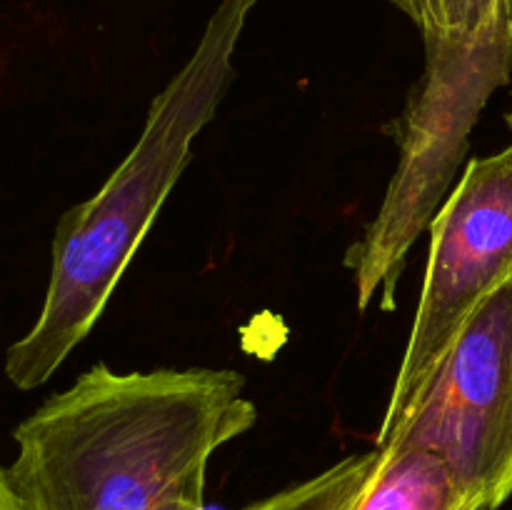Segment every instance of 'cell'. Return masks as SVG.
<instances>
[{
	"label": "cell",
	"mask_w": 512,
	"mask_h": 510,
	"mask_svg": "<svg viewBox=\"0 0 512 510\" xmlns=\"http://www.w3.org/2000/svg\"><path fill=\"white\" fill-rule=\"evenodd\" d=\"M390 445L438 455L478 510L512 498V278L460 330Z\"/></svg>",
	"instance_id": "5"
},
{
	"label": "cell",
	"mask_w": 512,
	"mask_h": 510,
	"mask_svg": "<svg viewBox=\"0 0 512 510\" xmlns=\"http://www.w3.org/2000/svg\"><path fill=\"white\" fill-rule=\"evenodd\" d=\"M505 123H508V128L512 130V110H510V113H508V115H505Z\"/></svg>",
	"instance_id": "10"
},
{
	"label": "cell",
	"mask_w": 512,
	"mask_h": 510,
	"mask_svg": "<svg viewBox=\"0 0 512 510\" xmlns=\"http://www.w3.org/2000/svg\"><path fill=\"white\" fill-rule=\"evenodd\" d=\"M328 510H478L438 455L423 448H380L373 473Z\"/></svg>",
	"instance_id": "6"
},
{
	"label": "cell",
	"mask_w": 512,
	"mask_h": 510,
	"mask_svg": "<svg viewBox=\"0 0 512 510\" xmlns=\"http://www.w3.org/2000/svg\"><path fill=\"white\" fill-rule=\"evenodd\" d=\"M423 38H470L493 23L512 25V0H390Z\"/></svg>",
	"instance_id": "7"
},
{
	"label": "cell",
	"mask_w": 512,
	"mask_h": 510,
	"mask_svg": "<svg viewBox=\"0 0 512 510\" xmlns=\"http://www.w3.org/2000/svg\"><path fill=\"white\" fill-rule=\"evenodd\" d=\"M258 0H223L193 55L150 103L123 163L93 198L65 210L55 225L53 265L33 328L5 353V375L20 390L50 375L88 338L115 285L193 158V143L213 123L235 78L233 55Z\"/></svg>",
	"instance_id": "2"
},
{
	"label": "cell",
	"mask_w": 512,
	"mask_h": 510,
	"mask_svg": "<svg viewBox=\"0 0 512 510\" xmlns=\"http://www.w3.org/2000/svg\"><path fill=\"white\" fill-rule=\"evenodd\" d=\"M423 43V75L395 120V173L375 218L345 253L360 313L373 303L385 313L395 308V288L415 240L450 195L480 113L512 75L510 23H493L470 38Z\"/></svg>",
	"instance_id": "3"
},
{
	"label": "cell",
	"mask_w": 512,
	"mask_h": 510,
	"mask_svg": "<svg viewBox=\"0 0 512 510\" xmlns=\"http://www.w3.org/2000/svg\"><path fill=\"white\" fill-rule=\"evenodd\" d=\"M378 460L380 448H373L370 453L348 455V458L325 468L323 473L288 485V488L278 490V493L268 495L263 500H255V503L245 505L240 510H328L340 495L363 483L375 470Z\"/></svg>",
	"instance_id": "8"
},
{
	"label": "cell",
	"mask_w": 512,
	"mask_h": 510,
	"mask_svg": "<svg viewBox=\"0 0 512 510\" xmlns=\"http://www.w3.org/2000/svg\"><path fill=\"white\" fill-rule=\"evenodd\" d=\"M512 278V145L473 158L430 223L428 268L375 448H383L480 305Z\"/></svg>",
	"instance_id": "4"
},
{
	"label": "cell",
	"mask_w": 512,
	"mask_h": 510,
	"mask_svg": "<svg viewBox=\"0 0 512 510\" xmlns=\"http://www.w3.org/2000/svg\"><path fill=\"white\" fill-rule=\"evenodd\" d=\"M0 510H25L23 500L10 483L8 468H3V465H0Z\"/></svg>",
	"instance_id": "9"
},
{
	"label": "cell",
	"mask_w": 512,
	"mask_h": 510,
	"mask_svg": "<svg viewBox=\"0 0 512 510\" xmlns=\"http://www.w3.org/2000/svg\"><path fill=\"white\" fill-rule=\"evenodd\" d=\"M255 423L238 370L98 363L15 428L8 478L25 510H203L210 458Z\"/></svg>",
	"instance_id": "1"
}]
</instances>
